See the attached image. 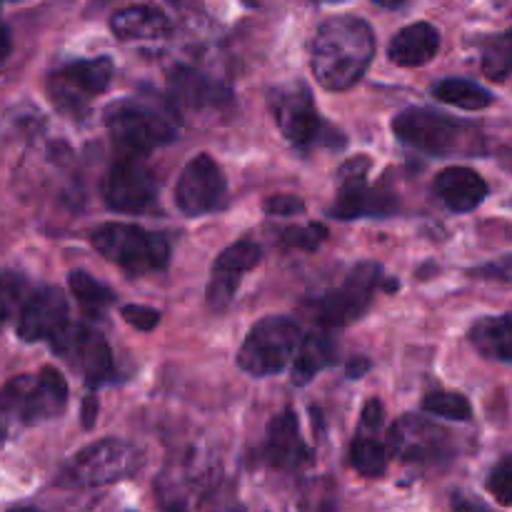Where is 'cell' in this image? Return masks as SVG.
<instances>
[{"mask_svg":"<svg viewBox=\"0 0 512 512\" xmlns=\"http://www.w3.org/2000/svg\"><path fill=\"white\" fill-rule=\"evenodd\" d=\"M375 55V35L365 20L338 15L320 25L313 40L315 80L328 90H348L358 83Z\"/></svg>","mask_w":512,"mask_h":512,"instance_id":"cell-1","label":"cell"},{"mask_svg":"<svg viewBox=\"0 0 512 512\" xmlns=\"http://www.w3.org/2000/svg\"><path fill=\"white\" fill-rule=\"evenodd\" d=\"M105 125H108L115 143L130 158H138L148 150L168 145L178 133L170 113L135 98H123L110 105L105 110Z\"/></svg>","mask_w":512,"mask_h":512,"instance_id":"cell-2","label":"cell"},{"mask_svg":"<svg viewBox=\"0 0 512 512\" xmlns=\"http://www.w3.org/2000/svg\"><path fill=\"white\" fill-rule=\"evenodd\" d=\"M65 403H68V385L53 368H43L38 375H20L0 390V415L23 425L55 418L63 413Z\"/></svg>","mask_w":512,"mask_h":512,"instance_id":"cell-3","label":"cell"},{"mask_svg":"<svg viewBox=\"0 0 512 512\" xmlns=\"http://www.w3.org/2000/svg\"><path fill=\"white\" fill-rule=\"evenodd\" d=\"M93 245L103 258L130 275L153 273L165 268L170 248L163 235L148 233L138 225L105 223L93 233Z\"/></svg>","mask_w":512,"mask_h":512,"instance_id":"cell-4","label":"cell"},{"mask_svg":"<svg viewBox=\"0 0 512 512\" xmlns=\"http://www.w3.org/2000/svg\"><path fill=\"white\" fill-rule=\"evenodd\" d=\"M300 345V328L283 315H268L245 338L238 365L253 378L280 373Z\"/></svg>","mask_w":512,"mask_h":512,"instance_id":"cell-5","label":"cell"},{"mask_svg":"<svg viewBox=\"0 0 512 512\" xmlns=\"http://www.w3.org/2000/svg\"><path fill=\"white\" fill-rule=\"evenodd\" d=\"M393 130L405 145L430 155H450L465 150L470 138L468 125L428 108H410L393 120Z\"/></svg>","mask_w":512,"mask_h":512,"instance_id":"cell-6","label":"cell"},{"mask_svg":"<svg viewBox=\"0 0 512 512\" xmlns=\"http://www.w3.org/2000/svg\"><path fill=\"white\" fill-rule=\"evenodd\" d=\"M140 468V450L118 438H105L100 443L80 450L70 465L73 483L93 488V485L118 483Z\"/></svg>","mask_w":512,"mask_h":512,"instance_id":"cell-7","label":"cell"},{"mask_svg":"<svg viewBox=\"0 0 512 512\" xmlns=\"http://www.w3.org/2000/svg\"><path fill=\"white\" fill-rule=\"evenodd\" d=\"M383 283V268L375 263H363L345 278L340 288L330 290L318 305V318L325 325H350L370 310L375 290Z\"/></svg>","mask_w":512,"mask_h":512,"instance_id":"cell-8","label":"cell"},{"mask_svg":"<svg viewBox=\"0 0 512 512\" xmlns=\"http://www.w3.org/2000/svg\"><path fill=\"white\" fill-rule=\"evenodd\" d=\"M268 103L280 133H283L290 143L310 145L315 143V140H320L323 120H320L308 85L300 83V80L278 85L275 90H270Z\"/></svg>","mask_w":512,"mask_h":512,"instance_id":"cell-9","label":"cell"},{"mask_svg":"<svg viewBox=\"0 0 512 512\" xmlns=\"http://www.w3.org/2000/svg\"><path fill=\"white\" fill-rule=\"evenodd\" d=\"M103 198L115 213H143L158 198V180L140 158H123L110 168L103 183Z\"/></svg>","mask_w":512,"mask_h":512,"instance_id":"cell-10","label":"cell"},{"mask_svg":"<svg viewBox=\"0 0 512 512\" xmlns=\"http://www.w3.org/2000/svg\"><path fill=\"white\" fill-rule=\"evenodd\" d=\"M175 200H178V208L190 218H198V215H205L223 205V170L215 165L210 155H198V158L185 165V170L180 173L178 188H175Z\"/></svg>","mask_w":512,"mask_h":512,"instance_id":"cell-11","label":"cell"},{"mask_svg":"<svg viewBox=\"0 0 512 512\" xmlns=\"http://www.w3.org/2000/svg\"><path fill=\"white\" fill-rule=\"evenodd\" d=\"M110 78H113V63L108 58L80 60L50 75V95L60 108L75 113L90 98L103 93Z\"/></svg>","mask_w":512,"mask_h":512,"instance_id":"cell-12","label":"cell"},{"mask_svg":"<svg viewBox=\"0 0 512 512\" xmlns=\"http://www.w3.org/2000/svg\"><path fill=\"white\" fill-rule=\"evenodd\" d=\"M53 348L70 363H78L83 370L85 383L93 385L105 383L113 375V353L100 333L88 328H65L58 338H53Z\"/></svg>","mask_w":512,"mask_h":512,"instance_id":"cell-13","label":"cell"},{"mask_svg":"<svg viewBox=\"0 0 512 512\" xmlns=\"http://www.w3.org/2000/svg\"><path fill=\"white\" fill-rule=\"evenodd\" d=\"M263 258V250L260 245H255L253 240H240V243L230 245L228 250L220 253V258L215 260L213 275H210L208 283V305L220 313L230 305L235 290L240 288V280L248 270H253L255 265Z\"/></svg>","mask_w":512,"mask_h":512,"instance_id":"cell-14","label":"cell"},{"mask_svg":"<svg viewBox=\"0 0 512 512\" xmlns=\"http://www.w3.org/2000/svg\"><path fill=\"white\" fill-rule=\"evenodd\" d=\"M68 328V300L58 288H40L20 310L18 335L25 343L58 338Z\"/></svg>","mask_w":512,"mask_h":512,"instance_id":"cell-15","label":"cell"},{"mask_svg":"<svg viewBox=\"0 0 512 512\" xmlns=\"http://www.w3.org/2000/svg\"><path fill=\"white\" fill-rule=\"evenodd\" d=\"M390 438H393L390 445H393L395 453L403 460H415V463L440 458L448 448V433L445 430L413 418V415L400 420L393 433H390Z\"/></svg>","mask_w":512,"mask_h":512,"instance_id":"cell-16","label":"cell"},{"mask_svg":"<svg viewBox=\"0 0 512 512\" xmlns=\"http://www.w3.org/2000/svg\"><path fill=\"white\" fill-rule=\"evenodd\" d=\"M268 460L280 470H298L300 465L308 463L310 453L305 448V440L300 435V425L295 413L275 415L268 428V443H265Z\"/></svg>","mask_w":512,"mask_h":512,"instance_id":"cell-17","label":"cell"},{"mask_svg":"<svg viewBox=\"0 0 512 512\" xmlns=\"http://www.w3.org/2000/svg\"><path fill=\"white\" fill-rule=\"evenodd\" d=\"M435 193L455 213L475 210L488 195V183L470 168H448L435 178Z\"/></svg>","mask_w":512,"mask_h":512,"instance_id":"cell-18","label":"cell"},{"mask_svg":"<svg viewBox=\"0 0 512 512\" xmlns=\"http://www.w3.org/2000/svg\"><path fill=\"white\" fill-rule=\"evenodd\" d=\"M338 198L330 213L340 220H355L363 215H390L395 210V200L390 195H380L365 185V180H345L338 183Z\"/></svg>","mask_w":512,"mask_h":512,"instance_id":"cell-19","label":"cell"},{"mask_svg":"<svg viewBox=\"0 0 512 512\" xmlns=\"http://www.w3.org/2000/svg\"><path fill=\"white\" fill-rule=\"evenodd\" d=\"M440 48V33L430 23H413L400 30L390 43V60L405 68L425 65Z\"/></svg>","mask_w":512,"mask_h":512,"instance_id":"cell-20","label":"cell"},{"mask_svg":"<svg viewBox=\"0 0 512 512\" xmlns=\"http://www.w3.org/2000/svg\"><path fill=\"white\" fill-rule=\"evenodd\" d=\"M110 28L120 40H163L170 35V23L160 10L135 5V8L118 10L110 20Z\"/></svg>","mask_w":512,"mask_h":512,"instance_id":"cell-21","label":"cell"},{"mask_svg":"<svg viewBox=\"0 0 512 512\" xmlns=\"http://www.w3.org/2000/svg\"><path fill=\"white\" fill-rule=\"evenodd\" d=\"M470 343L483 358L512 363V315L478 320L470 330Z\"/></svg>","mask_w":512,"mask_h":512,"instance_id":"cell-22","label":"cell"},{"mask_svg":"<svg viewBox=\"0 0 512 512\" xmlns=\"http://www.w3.org/2000/svg\"><path fill=\"white\" fill-rule=\"evenodd\" d=\"M170 93H173V100L180 108L188 110L218 105L225 98V93H220L218 85H213L205 75L195 73L190 68L173 70V75H170Z\"/></svg>","mask_w":512,"mask_h":512,"instance_id":"cell-23","label":"cell"},{"mask_svg":"<svg viewBox=\"0 0 512 512\" xmlns=\"http://www.w3.org/2000/svg\"><path fill=\"white\" fill-rule=\"evenodd\" d=\"M335 360V343L330 335L325 333H310L308 338L300 340L298 350H295V365H293V383L305 385L328 368Z\"/></svg>","mask_w":512,"mask_h":512,"instance_id":"cell-24","label":"cell"},{"mask_svg":"<svg viewBox=\"0 0 512 512\" xmlns=\"http://www.w3.org/2000/svg\"><path fill=\"white\" fill-rule=\"evenodd\" d=\"M435 98L443 100V103L455 105L460 110H483L493 103V95L485 88H480L473 80L463 78H448L443 83L435 85Z\"/></svg>","mask_w":512,"mask_h":512,"instance_id":"cell-25","label":"cell"},{"mask_svg":"<svg viewBox=\"0 0 512 512\" xmlns=\"http://www.w3.org/2000/svg\"><path fill=\"white\" fill-rule=\"evenodd\" d=\"M350 460L353 468L365 478H380L388 465V450L378 443L375 438H358L350 450Z\"/></svg>","mask_w":512,"mask_h":512,"instance_id":"cell-26","label":"cell"},{"mask_svg":"<svg viewBox=\"0 0 512 512\" xmlns=\"http://www.w3.org/2000/svg\"><path fill=\"white\" fill-rule=\"evenodd\" d=\"M483 70L488 78L503 80L512 73V30L495 35L483 50Z\"/></svg>","mask_w":512,"mask_h":512,"instance_id":"cell-27","label":"cell"},{"mask_svg":"<svg viewBox=\"0 0 512 512\" xmlns=\"http://www.w3.org/2000/svg\"><path fill=\"white\" fill-rule=\"evenodd\" d=\"M70 290H73L75 298L90 310H103L108 308L110 303L115 300V295L110 293V288H105L103 283L88 275L85 270H73L70 273Z\"/></svg>","mask_w":512,"mask_h":512,"instance_id":"cell-28","label":"cell"},{"mask_svg":"<svg viewBox=\"0 0 512 512\" xmlns=\"http://www.w3.org/2000/svg\"><path fill=\"white\" fill-rule=\"evenodd\" d=\"M423 408L430 415L448 420H470L473 418V408H470L468 398L460 393H430L423 400Z\"/></svg>","mask_w":512,"mask_h":512,"instance_id":"cell-29","label":"cell"},{"mask_svg":"<svg viewBox=\"0 0 512 512\" xmlns=\"http://www.w3.org/2000/svg\"><path fill=\"white\" fill-rule=\"evenodd\" d=\"M290 512H338V503H335V495L328 485H315L308 493L300 495L298 505H293Z\"/></svg>","mask_w":512,"mask_h":512,"instance_id":"cell-30","label":"cell"},{"mask_svg":"<svg viewBox=\"0 0 512 512\" xmlns=\"http://www.w3.org/2000/svg\"><path fill=\"white\" fill-rule=\"evenodd\" d=\"M20 290H23V285H20L18 278H13V275H0V330L13 318L15 308L20 303Z\"/></svg>","mask_w":512,"mask_h":512,"instance_id":"cell-31","label":"cell"},{"mask_svg":"<svg viewBox=\"0 0 512 512\" xmlns=\"http://www.w3.org/2000/svg\"><path fill=\"white\" fill-rule=\"evenodd\" d=\"M488 488L498 503L512 505V455L493 470V475L488 480Z\"/></svg>","mask_w":512,"mask_h":512,"instance_id":"cell-32","label":"cell"},{"mask_svg":"<svg viewBox=\"0 0 512 512\" xmlns=\"http://www.w3.org/2000/svg\"><path fill=\"white\" fill-rule=\"evenodd\" d=\"M285 243L293 245V248H303V250H315L325 238H328V230L323 225H308V228H293L285 230Z\"/></svg>","mask_w":512,"mask_h":512,"instance_id":"cell-33","label":"cell"},{"mask_svg":"<svg viewBox=\"0 0 512 512\" xmlns=\"http://www.w3.org/2000/svg\"><path fill=\"white\" fill-rule=\"evenodd\" d=\"M123 318H125V323L133 325L135 330H143V333H148V330H153L155 325L160 323L158 310L145 308V305H125Z\"/></svg>","mask_w":512,"mask_h":512,"instance_id":"cell-34","label":"cell"},{"mask_svg":"<svg viewBox=\"0 0 512 512\" xmlns=\"http://www.w3.org/2000/svg\"><path fill=\"white\" fill-rule=\"evenodd\" d=\"M303 200L298 195H270L263 203V210L268 215H295L303 213Z\"/></svg>","mask_w":512,"mask_h":512,"instance_id":"cell-35","label":"cell"},{"mask_svg":"<svg viewBox=\"0 0 512 512\" xmlns=\"http://www.w3.org/2000/svg\"><path fill=\"white\" fill-rule=\"evenodd\" d=\"M380 423H383V405H380L378 400H370V403L365 405L363 425H368V428H380Z\"/></svg>","mask_w":512,"mask_h":512,"instance_id":"cell-36","label":"cell"},{"mask_svg":"<svg viewBox=\"0 0 512 512\" xmlns=\"http://www.w3.org/2000/svg\"><path fill=\"white\" fill-rule=\"evenodd\" d=\"M368 370H370V363H368V360H365V358H355L353 363L348 365V378L358 380L360 375L368 373Z\"/></svg>","mask_w":512,"mask_h":512,"instance_id":"cell-37","label":"cell"},{"mask_svg":"<svg viewBox=\"0 0 512 512\" xmlns=\"http://www.w3.org/2000/svg\"><path fill=\"white\" fill-rule=\"evenodd\" d=\"M8 53H10V33H8V28L0 23V63L8 58Z\"/></svg>","mask_w":512,"mask_h":512,"instance_id":"cell-38","label":"cell"},{"mask_svg":"<svg viewBox=\"0 0 512 512\" xmlns=\"http://www.w3.org/2000/svg\"><path fill=\"white\" fill-rule=\"evenodd\" d=\"M93 408H98V405H95V400H93V398L85 400V410H83L85 428H90V425H93Z\"/></svg>","mask_w":512,"mask_h":512,"instance_id":"cell-39","label":"cell"},{"mask_svg":"<svg viewBox=\"0 0 512 512\" xmlns=\"http://www.w3.org/2000/svg\"><path fill=\"white\" fill-rule=\"evenodd\" d=\"M378 5H383V8H400V5L405 3V0H375Z\"/></svg>","mask_w":512,"mask_h":512,"instance_id":"cell-40","label":"cell"},{"mask_svg":"<svg viewBox=\"0 0 512 512\" xmlns=\"http://www.w3.org/2000/svg\"><path fill=\"white\" fill-rule=\"evenodd\" d=\"M10 512H38V510H30V508H18V510H10Z\"/></svg>","mask_w":512,"mask_h":512,"instance_id":"cell-41","label":"cell"},{"mask_svg":"<svg viewBox=\"0 0 512 512\" xmlns=\"http://www.w3.org/2000/svg\"><path fill=\"white\" fill-rule=\"evenodd\" d=\"M320 3H335V0H320Z\"/></svg>","mask_w":512,"mask_h":512,"instance_id":"cell-42","label":"cell"}]
</instances>
